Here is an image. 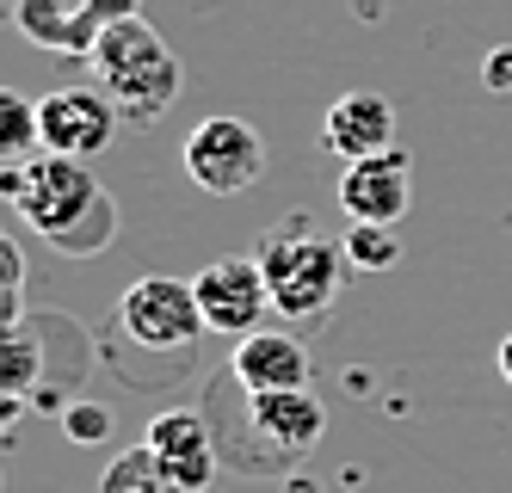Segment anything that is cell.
Wrapping results in <instances>:
<instances>
[{
    "mask_svg": "<svg viewBox=\"0 0 512 493\" xmlns=\"http://www.w3.org/2000/svg\"><path fill=\"white\" fill-rule=\"evenodd\" d=\"M321 148L340 161H364L395 148V105L383 93H340L321 118Z\"/></svg>",
    "mask_w": 512,
    "mask_h": 493,
    "instance_id": "7c38bea8",
    "label": "cell"
},
{
    "mask_svg": "<svg viewBox=\"0 0 512 493\" xmlns=\"http://www.w3.org/2000/svg\"><path fill=\"white\" fill-rule=\"evenodd\" d=\"M500 376H506V383H512V333L500 339Z\"/></svg>",
    "mask_w": 512,
    "mask_h": 493,
    "instance_id": "ffe728a7",
    "label": "cell"
},
{
    "mask_svg": "<svg viewBox=\"0 0 512 493\" xmlns=\"http://www.w3.org/2000/svg\"><path fill=\"white\" fill-rule=\"evenodd\" d=\"M340 247H346L352 272H395L401 265V229L395 222H352Z\"/></svg>",
    "mask_w": 512,
    "mask_h": 493,
    "instance_id": "5bb4252c",
    "label": "cell"
},
{
    "mask_svg": "<svg viewBox=\"0 0 512 493\" xmlns=\"http://www.w3.org/2000/svg\"><path fill=\"white\" fill-rule=\"evenodd\" d=\"M241 420L253 432V444H260V457H253V475L266 469H284V463H303L309 450L321 444L327 432V407L321 395L309 389H266V395H241Z\"/></svg>",
    "mask_w": 512,
    "mask_h": 493,
    "instance_id": "5b68a950",
    "label": "cell"
},
{
    "mask_svg": "<svg viewBox=\"0 0 512 493\" xmlns=\"http://www.w3.org/2000/svg\"><path fill=\"white\" fill-rule=\"evenodd\" d=\"M105 493H179V487H173L167 469L155 463V450L142 444V450H130V457L112 463V475H105Z\"/></svg>",
    "mask_w": 512,
    "mask_h": 493,
    "instance_id": "e0dca14e",
    "label": "cell"
},
{
    "mask_svg": "<svg viewBox=\"0 0 512 493\" xmlns=\"http://www.w3.org/2000/svg\"><path fill=\"white\" fill-rule=\"evenodd\" d=\"M186 173H192L198 192L235 198V192L266 179V136L247 118H204L186 136Z\"/></svg>",
    "mask_w": 512,
    "mask_h": 493,
    "instance_id": "8992f818",
    "label": "cell"
},
{
    "mask_svg": "<svg viewBox=\"0 0 512 493\" xmlns=\"http://www.w3.org/2000/svg\"><path fill=\"white\" fill-rule=\"evenodd\" d=\"M124 124V111L112 105V93H105L99 81L93 87H56L38 99V136L50 155H75V161H93L112 148Z\"/></svg>",
    "mask_w": 512,
    "mask_h": 493,
    "instance_id": "52a82bcc",
    "label": "cell"
},
{
    "mask_svg": "<svg viewBox=\"0 0 512 493\" xmlns=\"http://www.w3.org/2000/svg\"><path fill=\"white\" fill-rule=\"evenodd\" d=\"M192 290H198V309H204L210 333H229V339H241V333L260 327L266 315H278V309H272V290H266V272H260V259H247V253L210 259L204 272L192 278Z\"/></svg>",
    "mask_w": 512,
    "mask_h": 493,
    "instance_id": "ba28073f",
    "label": "cell"
},
{
    "mask_svg": "<svg viewBox=\"0 0 512 493\" xmlns=\"http://www.w3.org/2000/svg\"><path fill=\"white\" fill-rule=\"evenodd\" d=\"M309 346L297 333H278V327H253L235 339V358H229V376L241 389L266 395V389H309Z\"/></svg>",
    "mask_w": 512,
    "mask_h": 493,
    "instance_id": "8fae6325",
    "label": "cell"
},
{
    "mask_svg": "<svg viewBox=\"0 0 512 493\" xmlns=\"http://www.w3.org/2000/svg\"><path fill=\"white\" fill-rule=\"evenodd\" d=\"M0 118H7V130H0V155H31V148H44L38 136V99H25V93H0Z\"/></svg>",
    "mask_w": 512,
    "mask_h": 493,
    "instance_id": "2e32d148",
    "label": "cell"
},
{
    "mask_svg": "<svg viewBox=\"0 0 512 493\" xmlns=\"http://www.w3.org/2000/svg\"><path fill=\"white\" fill-rule=\"evenodd\" d=\"M93 81L112 93V105L124 111V124H161L173 99H179V56L167 50V37L142 19V13H124L112 19L99 37H93Z\"/></svg>",
    "mask_w": 512,
    "mask_h": 493,
    "instance_id": "7a4b0ae2",
    "label": "cell"
},
{
    "mask_svg": "<svg viewBox=\"0 0 512 493\" xmlns=\"http://www.w3.org/2000/svg\"><path fill=\"white\" fill-rule=\"evenodd\" d=\"M7 395L25 401V395H38L44 389V346H31V333L25 327H7Z\"/></svg>",
    "mask_w": 512,
    "mask_h": 493,
    "instance_id": "9a60e30c",
    "label": "cell"
},
{
    "mask_svg": "<svg viewBox=\"0 0 512 493\" xmlns=\"http://www.w3.org/2000/svg\"><path fill=\"white\" fill-rule=\"evenodd\" d=\"M142 444L155 450V463L167 469V481L179 493H204L210 475H216V457H223V444L210 438L204 413H186V407H173V413H161V420H149Z\"/></svg>",
    "mask_w": 512,
    "mask_h": 493,
    "instance_id": "30bf717a",
    "label": "cell"
},
{
    "mask_svg": "<svg viewBox=\"0 0 512 493\" xmlns=\"http://www.w3.org/2000/svg\"><path fill=\"white\" fill-rule=\"evenodd\" d=\"M0 192H7V204L38 229L62 259H93L112 247L118 235V204L112 192L93 179L87 161L75 155H44L25 161V167H7V179H0Z\"/></svg>",
    "mask_w": 512,
    "mask_h": 493,
    "instance_id": "6da1fadb",
    "label": "cell"
},
{
    "mask_svg": "<svg viewBox=\"0 0 512 493\" xmlns=\"http://www.w3.org/2000/svg\"><path fill=\"white\" fill-rule=\"evenodd\" d=\"M260 272L272 290V309L284 321H327L340 302V278H346V247L327 241L315 222H284L260 241Z\"/></svg>",
    "mask_w": 512,
    "mask_h": 493,
    "instance_id": "3957f363",
    "label": "cell"
},
{
    "mask_svg": "<svg viewBox=\"0 0 512 493\" xmlns=\"http://www.w3.org/2000/svg\"><path fill=\"white\" fill-rule=\"evenodd\" d=\"M204 309H198V290L192 278H136L124 296H118V333L130 339V346L142 352H173V358H186L198 346V333H204Z\"/></svg>",
    "mask_w": 512,
    "mask_h": 493,
    "instance_id": "277c9868",
    "label": "cell"
},
{
    "mask_svg": "<svg viewBox=\"0 0 512 493\" xmlns=\"http://www.w3.org/2000/svg\"><path fill=\"white\" fill-rule=\"evenodd\" d=\"M124 13H136V0H87L81 13H62L56 0H19V31H31L38 44H50V50H62V56H87L93 50V37L112 25V19H124Z\"/></svg>",
    "mask_w": 512,
    "mask_h": 493,
    "instance_id": "4fadbf2b",
    "label": "cell"
},
{
    "mask_svg": "<svg viewBox=\"0 0 512 493\" xmlns=\"http://www.w3.org/2000/svg\"><path fill=\"white\" fill-rule=\"evenodd\" d=\"M482 81H488V87H494V93H506V87H512V44H506V50H494V56H488V68H482Z\"/></svg>",
    "mask_w": 512,
    "mask_h": 493,
    "instance_id": "d6986e66",
    "label": "cell"
},
{
    "mask_svg": "<svg viewBox=\"0 0 512 493\" xmlns=\"http://www.w3.org/2000/svg\"><path fill=\"white\" fill-rule=\"evenodd\" d=\"M340 210L346 222H395L414 210V155L408 148H383L364 161H340Z\"/></svg>",
    "mask_w": 512,
    "mask_h": 493,
    "instance_id": "9c48e42d",
    "label": "cell"
},
{
    "mask_svg": "<svg viewBox=\"0 0 512 493\" xmlns=\"http://www.w3.org/2000/svg\"><path fill=\"white\" fill-rule=\"evenodd\" d=\"M68 438H75V444H105V438H112V413H105V407H93V401H81V407H68Z\"/></svg>",
    "mask_w": 512,
    "mask_h": 493,
    "instance_id": "ac0fdd59",
    "label": "cell"
}]
</instances>
